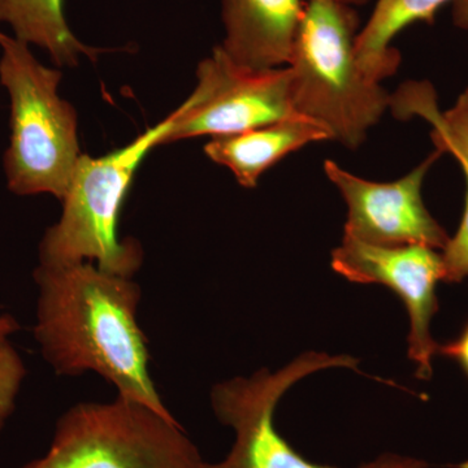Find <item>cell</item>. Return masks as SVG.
I'll use <instances>...</instances> for the list:
<instances>
[{
  "label": "cell",
  "mask_w": 468,
  "mask_h": 468,
  "mask_svg": "<svg viewBox=\"0 0 468 468\" xmlns=\"http://www.w3.org/2000/svg\"><path fill=\"white\" fill-rule=\"evenodd\" d=\"M38 286L34 337L46 362L63 377L92 371L117 396L172 417L149 372L146 335L137 322L141 289L91 261L46 266L33 273Z\"/></svg>",
  "instance_id": "obj_1"
},
{
  "label": "cell",
  "mask_w": 468,
  "mask_h": 468,
  "mask_svg": "<svg viewBox=\"0 0 468 468\" xmlns=\"http://www.w3.org/2000/svg\"><path fill=\"white\" fill-rule=\"evenodd\" d=\"M358 27L353 7L310 0L288 64L295 113L315 120L350 150L365 144L392 103V95L358 66Z\"/></svg>",
  "instance_id": "obj_2"
},
{
  "label": "cell",
  "mask_w": 468,
  "mask_h": 468,
  "mask_svg": "<svg viewBox=\"0 0 468 468\" xmlns=\"http://www.w3.org/2000/svg\"><path fill=\"white\" fill-rule=\"evenodd\" d=\"M0 48V85L11 104L3 158L8 190L18 197L51 194L63 201L82 155L76 110L58 91L63 75L15 37L5 34Z\"/></svg>",
  "instance_id": "obj_3"
},
{
  "label": "cell",
  "mask_w": 468,
  "mask_h": 468,
  "mask_svg": "<svg viewBox=\"0 0 468 468\" xmlns=\"http://www.w3.org/2000/svg\"><path fill=\"white\" fill-rule=\"evenodd\" d=\"M169 126L171 116L122 149L101 158L82 154L61 201V217L39 242V264L97 261L100 270L125 277L140 270L143 249L131 239L120 241L117 221L135 171L147 154L159 146Z\"/></svg>",
  "instance_id": "obj_4"
},
{
  "label": "cell",
  "mask_w": 468,
  "mask_h": 468,
  "mask_svg": "<svg viewBox=\"0 0 468 468\" xmlns=\"http://www.w3.org/2000/svg\"><path fill=\"white\" fill-rule=\"evenodd\" d=\"M21 468H212L174 417L117 396L58 418L50 448Z\"/></svg>",
  "instance_id": "obj_5"
},
{
  "label": "cell",
  "mask_w": 468,
  "mask_h": 468,
  "mask_svg": "<svg viewBox=\"0 0 468 468\" xmlns=\"http://www.w3.org/2000/svg\"><path fill=\"white\" fill-rule=\"evenodd\" d=\"M358 367V359L326 353L301 354L276 372L261 369L251 378L217 384L212 409L221 423L233 428L236 440L227 457L212 468H340L307 460L277 432L275 411L282 396L302 378L326 368ZM421 458L384 452L354 468H432Z\"/></svg>",
  "instance_id": "obj_6"
},
{
  "label": "cell",
  "mask_w": 468,
  "mask_h": 468,
  "mask_svg": "<svg viewBox=\"0 0 468 468\" xmlns=\"http://www.w3.org/2000/svg\"><path fill=\"white\" fill-rule=\"evenodd\" d=\"M197 86L171 115L160 141L227 137L298 116L292 106L288 67L257 70L239 66L220 46L197 68Z\"/></svg>",
  "instance_id": "obj_7"
},
{
  "label": "cell",
  "mask_w": 468,
  "mask_h": 468,
  "mask_svg": "<svg viewBox=\"0 0 468 468\" xmlns=\"http://www.w3.org/2000/svg\"><path fill=\"white\" fill-rule=\"evenodd\" d=\"M335 272L351 282L380 284L399 295L410 319L409 358L415 377L430 380L439 343L431 325L439 311L436 288L443 282L441 252L424 245H374L344 236L332 251Z\"/></svg>",
  "instance_id": "obj_8"
},
{
  "label": "cell",
  "mask_w": 468,
  "mask_h": 468,
  "mask_svg": "<svg viewBox=\"0 0 468 468\" xmlns=\"http://www.w3.org/2000/svg\"><path fill=\"white\" fill-rule=\"evenodd\" d=\"M442 153L436 150L399 180H365L325 160L326 177L347 206L344 236L374 245H424L441 251L451 237L428 211L421 197L424 178Z\"/></svg>",
  "instance_id": "obj_9"
},
{
  "label": "cell",
  "mask_w": 468,
  "mask_h": 468,
  "mask_svg": "<svg viewBox=\"0 0 468 468\" xmlns=\"http://www.w3.org/2000/svg\"><path fill=\"white\" fill-rule=\"evenodd\" d=\"M306 5L303 0H223L220 46L239 66L288 67Z\"/></svg>",
  "instance_id": "obj_10"
},
{
  "label": "cell",
  "mask_w": 468,
  "mask_h": 468,
  "mask_svg": "<svg viewBox=\"0 0 468 468\" xmlns=\"http://www.w3.org/2000/svg\"><path fill=\"white\" fill-rule=\"evenodd\" d=\"M320 141H332L324 126L298 115L242 133L212 138L205 153L212 162L229 169L241 186L252 189L261 175L280 160Z\"/></svg>",
  "instance_id": "obj_11"
},
{
  "label": "cell",
  "mask_w": 468,
  "mask_h": 468,
  "mask_svg": "<svg viewBox=\"0 0 468 468\" xmlns=\"http://www.w3.org/2000/svg\"><path fill=\"white\" fill-rule=\"evenodd\" d=\"M449 2L452 0H378L356 39V61L363 73L378 82L394 75L399 54L393 39L412 24L431 23Z\"/></svg>",
  "instance_id": "obj_12"
},
{
  "label": "cell",
  "mask_w": 468,
  "mask_h": 468,
  "mask_svg": "<svg viewBox=\"0 0 468 468\" xmlns=\"http://www.w3.org/2000/svg\"><path fill=\"white\" fill-rule=\"evenodd\" d=\"M0 24L11 27L18 41L42 48L57 66H77L80 58H97L101 51L77 38L64 0H0Z\"/></svg>",
  "instance_id": "obj_13"
},
{
  "label": "cell",
  "mask_w": 468,
  "mask_h": 468,
  "mask_svg": "<svg viewBox=\"0 0 468 468\" xmlns=\"http://www.w3.org/2000/svg\"><path fill=\"white\" fill-rule=\"evenodd\" d=\"M390 107L399 116L418 115L432 125L436 150L449 153L468 175V90L445 112L436 106V95L426 84H409L392 97Z\"/></svg>",
  "instance_id": "obj_14"
},
{
  "label": "cell",
  "mask_w": 468,
  "mask_h": 468,
  "mask_svg": "<svg viewBox=\"0 0 468 468\" xmlns=\"http://www.w3.org/2000/svg\"><path fill=\"white\" fill-rule=\"evenodd\" d=\"M27 377L24 360L7 335H0V432L16 409L21 385Z\"/></svg>",
  "instance_id": "obj_15"
},
{
  "label": "cell",
  "mask_w": 468,
  "mask_h": 468,
  "mask_svg": "<svg viewBox=\"0 0 468 468\" xmlns=\"http://www.w3.org/2000/svg\"><path fill=\"white\" fill-rule=\"evenodd\" d=\"M466 178V202L463 217L457 233L449 239L441 250L443 282H462L468 279V175Z\"/></svg>",
  "instance_id": "obj_16"
},
{
  "label": "cell",
  "mask_w": 468,
  "mask_h": 468,
  "mask_svg": "<svg viewBox=\"0 0 468 468\" xmlns=\"http://www.w3.org/2000/svg\"><path fill=\"white\" fill-rule=\"evenodd\" d=\"M439 356L457 362L468 377V324L455 340L439 345Z\"/></svg>",
  "instance_id": "obj_17"
},
{
  "label": "cell",
  "mask_w": 468,
  "mask_h": 468,
  "mask_svg": "<svg viewBox=\"0 0 468 468\" xmlns=\"http://www.w3.org/2000/svg\"><path fill=\"white\" fill-rule=\"evenodd\" d=\"M452 21L460 29L468 30V0H452Z\"/></svg>",
  "instance_id": "obj_18"
},
{
  "label": "cell",
  "mask_w": 468,
  "mask_h": 468,
  "mask_svg": "<svg viewBox=\"0 0 468 468\" xmlns=\"http://www.w3.org/2000/svg\"><path fill=\"white\" fill-rule=\"evenodd\" d=\"M20 325H18L17 320L12 318L11 315L0 316V335H11L15 332L18 331Z\"/></svg>",
  "instance_id": "obj_19"
},
{
  "label": "cell",
  "mask_w": 468,
  "mask_h": 468,
  "mask_svg": "<svg viewBox=\"0 0 468 468\" xmlns=\"http://www.w3.org/2000/svg\"><path fill=\"white\" fill-rule=\"evenodd\" d=\"M331 2L340 3V5H349V7L356 8L360 7V5H367L369 0H331Z\"/></svg>",
  "instance_id": "obj_20"
},
{
  "label": "cell",
  "mask_w": 468,
  "mask_h": 468,
  "mask_svg": "<svg viewBox=\"0 0 468 468\" xmlns=\"http://www.w3.org/2000/svg\"><path fill=\"white\" fill-rule=\"evenodd\" d=\"M3 36H5V33L0 32V38H2Z\"/></svg>",
  "instance_id": "obj_21"
},
{
  "label": "cell",
  "mask_w": 468,
  "mask_h": 468,
  "mask_svg": "<svg viewBox=\"0 0 468 468\" xmlns=\"http://www.w3.org/2000/svg\"><path fill=\"white\" fill-rule=\"evenodd\" d=\"M467 90H468V88H467Z\"/></svg>",
  "instance_id": "obj_22"
}]
</instances>
